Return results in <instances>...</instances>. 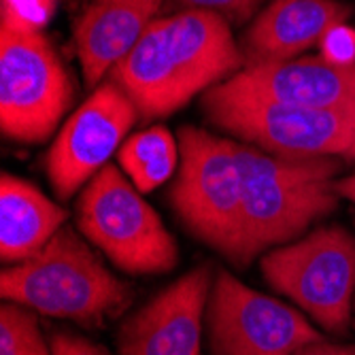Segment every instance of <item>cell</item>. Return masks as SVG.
Here are the masks:
<instances>
[{
	"label": "cell",
	"instance_id": "ac0fdd59",
	"mask_svg": "<svg viewBox=\"0 0 355 355\" xmlns=\"http://www.w3.org/2000/svg\"><path fill=\"white\" fill-rule=\"evenodd\" d=\"M0 24L13 32H41L55 11V0H0Z\"/></svg>",
	"mask_w": 355,
	"mask_h": 355
},
{
	"label": "cell",
	"instance_id": "52a82bcc",
	"mask_svg": "<svg viewBox=\"0 0 355 355\" xmlns=\"http://www.w3.org/2000/svg\"><path fill=\"white\" fill-rule=\"evenodd\" d=\"M71 101V79L43 32L0 28V123L5 137L43 143Z\"/></svg>",
	"mask_w": 355,
	"mask_h": 355
},
{
	"label": "cell",
	"instance_id": "7c38bea8",
	"mask_svg": "<svg viewBox=\"0 0 355 355\" xmlns=\"http://www.w3.org/2000/svg\"><path fill=\"white\" fill-rule=\"evenodd\" d=\"M219 85L232 94L289 107L355 109V64L338 67L321 55L253 64Z\"/></svg>",
	"mask_w": 355,
	"mask_h": 355
},
{
	"label": "cell",
	"instance_id": "6da1fadb",
	"mask_svg": "<svg viewBox=\"0 0 355 355\" xmlns=\"http://www.w3.org/2000/svg\"><path fill=\"white\" fill-rule=\"evenodd\" d=\"M245 69L230 21L209 11H181L149 24L111 73L143 119L166 117L193 96Z\"/></svg>",
	"mask_w": 355,
	"mask_h": 355
},
{
	"label": "cell",
	"instance_id": "5b68a950",
	"mask_svg": "<svg viewBox=\"0 0 355 355\" xmlns=\"http://www.w3.org/2000/svg\"><path fill=\"white\" fill-rule=\"evenodd\" d=\"M202 107L213 125L268 153L355 162V109L289 107L215 85Z\"/></svg>",
	"mask_w": 355,
	"mask_h": 355
},
{
	"label": "cell",
	"instance_id": "9c48e42d",
	"mask_svg": "<svg viewBox=\"0 0 355 355\" xmlns=\"http://www.w3.org/2000/svg\"><path fill=\"white\" fill-rule=\"evenodd\" d=\"M213 355H296L321 340L294 309L243 285L230 272L217 275L209 300Z\"/></svg>",
	"mask_w": 355,
	"mask_h": 355
},
{
	"label": "cell",
	"instance_id": "4fadbf2b",
	"mask_svg": "<svg viewBox=\"0 0 355 355\" xmlns=\"http://www.w3.org/2000/svg\"><path fill=\"white\" fill-rule=\"evenodd\" d=\"M349 13L336 0H272L243 37L245 67L300 58Z\"/></svg>",
	"mask_w": 355,
	"mask_h": 355
},
{
	"label": "cell",
	"instance_id": "2e32d148",
	"mask_svg": "<svg viewBox=\"0 0 355 355\" xmlns=\"http://www.w3.org/2000/svg\"><path fill=\"white\" fill-rule=\"evenodd\" d=\"M179 153V143L166 128L153 125L123 141L117 159L139 191H151L171 179Z\"/></svg>",
	"mask_w": 355,
	"mask_h": 355
},
{
	"label": "cell",
	"instance_id": "7402d4cb",
	"mask_svg": "<svg viewBox=\"0 0 355 355\" xmlns=\"http://www.w3.org/2000/svg\"><path fill=\"white\" fill-rule=\"evenodd\" d=\"M296 355H355V345H334L321 338L302 347Z\"/></svg>",
	"mask_w": 355,
	"mask_h": 355
},
{
	"label": "cell",
	"instance_id": "44dd1931",
	"mask_svg": "<svg viewBox=\"0 0 355 355\" xmlns=\"http://www.w3.org/2000/svg\"><path fill=\"white\" fill-rule=\"evenodd\" d=\"M51 351L53 355H111L107 349L73 334H55L51 338Z\"/></svg>",
	"mask_w": 355,
	"mask_h": 355
},
{
	"label": "cell",
	"instance_id": "8fae6325",
	"mask_svg": "<svg viewBox=\"0 0 355 355\" xmlns=\"http://www.w3.org/2000/svg\"><path fill=\"white\" fill-rule=\"evenodd\" d=\"M209 287L207 266L181 277L121 326L119 351L123 355H200Z\"/></svg>",
	"mask_w": 355,
	"mask_h": 355
},
{
	"label": "cell",
	"instance_id": "30bf717a",
	"mask_svg": "<svg viewBox=\"0 0 355 355\" xmlns=\"http://www.w3.org/2000/svg\"><path fill=\"white\" fill-rule=\"evenodd\" d=\"M139 109L115 81H105L64 123L45 157L47 177L60 198L98 175L123 137L135 125Z\"/></svg>",
	"mask_w": 355,
	"mask_h": 355
},
{
	"label": "cell",
	"instance_id": "5bb4252c",
	"mask_svg": "<svg viewBox=\"0 0 355 355\" xmlns=\"http://www.w3.org/2000/svg\"><path fill=\"white\" fill-rule=\"evenodd\" d=\"M162 0H94L75 24V47L87 85H98L135 49Z\"/></svg>",
	"mask_w": 355,
	"mask_h": 355
},
{
	"label": "cell",
	"instance_id": "ffe728a7",
	"mask_svg": "<svg viewBox=\"0 0 355 355\" xmlns=\"http://www.w3.org/2000/svg\"><path fill=\"white\" fill-rule=\"evenodd\" d=\"M177 3L193 11L217 13L228 21L243 24L245 19H249L260 0H177Z\"/></svg>",
	"mask_w": 355,
	"mask_h": 355
},
{
	"label": "cell",
	"instance_id": "8992f818",
	"mask_svg": "<svg viewBox=\"0 0 355 355\" xmlns=\"http://www.w3.org/2000/svg\"><path fill=\"white\" fill-rule=\"evenodd\" d=\"M77 223L125 272H166L177 264L175 239L139 189L113 164H107L81 191Z\"/></svg>",
	"mask_w": 355,
	"mask_h": 355
},
{
	"label": "cell",
	"instance_id": "9a60e30c",
	"mask_svg": "<svg viewBox=\"0 0 355 355\" xmlns=\"http://www.w3.org/2000/svg\"><path fill=\"white\" fill-rule=\"evenodd\" d=\"M67 221V211L51 202L32 183L3 175L0 181V255L24 262L45 249Z\"/></svg>",
	"mask_w": 355,
	"mask_h": 355
},
{
	"label": "cell",
	"instance_id": "277c9868",
	"mask_svg": "<svg viewBox=\"0 0 355 355\" xmlns=\"http://www.w3.org/2000/svg\"><path fill=\"white\" fill-rule=\"evenodd\" d=\"M181 168L171 189V202L200 241L245 266L243 183L239 143L202 128L183 125L179 132Z\"/></svg>",
	"mask_w": 355,
	"mask_h": 355
},
{
	"label": "cell",
	"instance_id": "7a4b0ae2",
	"mask_svg": "<svg viewBox=\"0 0 355 355\" xmlns=\"http://www.w3.org/2000/svg\"><path fill=\"white\" fill-rule=\"evenodd\" d=\"M243 183L245 262L266 247L302 234L338 205L340 159L321 155H283L239 145Z\"/></svg>",
	"mask_w": 355,
	"mask_h": 355
},
{
	"label": "cell",
	"instance_id": "3957f363",
	"mask_svg": "<svg viewBox=\"0 0 355 355\" xmlns=\"http://www.w3.org/2000/svg\"><path fill=\"white\" fill-rule=\"evenodd\" d=\"M0 294L49 317L71 319L94 328L130 302V287L73 230H60L41 253L3 268Z\"/></svg>",
	"mask_w": 355,
	"mask_h": 355
},
{
	"label": "cell",
	"instance_id": "603a6c76",
	"mask_svg": "<svg viewBox=\"0 0 355 355\" xmlns=\"http://www.w3.org/2000/svg\"><path fill=\"white\" fill-rule=\"evenodd\" d=\"M336 193L340 198H347L355 205V173H351L349 177L336 179Z\"/></svg>",
	"mask_w": 355,
	"mask_h": 355
},
{
	"label": "cell",
	"instance_id": "e0dca14e",
	"mask_svg": "<svg viewBox=\"0 0 355 355\" xmlns=\"http://www.w3.org/2000/svg\"><path fill=\"white\" fill-rule=\"evenodd\" d=\"M0 355H53L41 334L37 315L17 302L0 309Z\"/></svg>",
	"mask_w": 355,
	"mask_h": 355
},
{
	"label": "cell",
	"instance_id": "ba28073f",
	"mask_svg": "<svg viewBox=\"0 0 355 355\" xmlns=\"http://www.w3.org/2000/svg\"><path fill=\"white\" fill-rule=\"evenodd\" d=\"M262 272L277 292L298 302L330 332L349 328L355 292V241L340 228L328 225L306 239L270 251Z\"/></svg>",
	"mask_w": 355,
	"mask_h": 355
},
{
	"label": "cell",
	"instance_id": "d6986e66",
	"mask_svg": "<svg viewBox=\"0 0 355 355\" xmlns=\"http://www.w3.org/2000/svg\"><path fill=\"white\" fill-rule=\"evenodd\" d=\"M319 55L330 64L338 67H351L355 64V28L347 26V21L334 24L326 30L319 41Z\"/></svg>",
	"mask_w": 355,
	"mask_h": 355
}]
</instances>
